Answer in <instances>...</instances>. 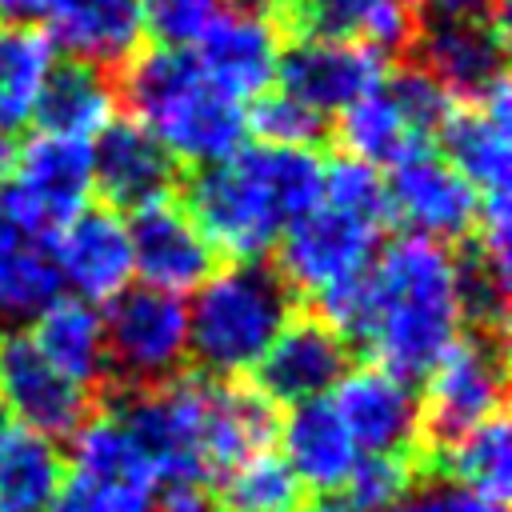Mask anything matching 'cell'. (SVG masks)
Wrapping results in <instances>:
<instances>
[{"mask_svg":"<svg viewBox=\"0 0 512 512\" xmlns=\"http://www.w3.org/2000/svg\"><path fill=\"white\" fill-rule=\"evenodd\" d=\"M324 184L316 148L240 144L224 160L184 168L176 200L208 236L212 252L260 260L288 224H296Z\"/></svg>","mask_w":512,"mask_h":512,"instance_id":"1","label":"cell"},{"mask_svg":"<svg viewBox=\"0 0 512 512\" xmlns=\"http://www.w3.org/2000/svg\"><path fill=\"white\" fill-rule=\"evenodd\" d=\"M456 336L460 300L456 260L448 244H436L428 236L392 240L368 264L352 344L372 352L384 372L416 384Z\"/></svg>","mask_w":512,"mask_h":512,"instance_id":"2","label":"cell"},{"mask_svg":"<svg viewBox=\"0 0 512 512\" xmlns=\"http://www.w3.org/2000/svg\"><path fill=\"white\" fill-rule=\"evenodd\" d=\"M116 80L124 112L148 128L180 168H200L240 148L244 108L204 72L192 48H140Z\"/></svg>","mask_w":512,"mask_h":512,"instance_id":"3","label":"cell"},{"mask_svg":"<svg viewBox=\"0 0 512 512\" xmlns=\"http://www.w3.org/2000/svg\"><path fill=\"white\" fill-rule=\"evenodd\" d=\"M296 308V292L272 264L232 260L200 284L188 308V360L216 380L244 376Z\"/></svg>","mask_w":512,"mask_h":512,"instance_id":"4","label":"cell"},{"mask_svg":"<svg viewBox=\"0 0 512 512\" xmlns=\"http://www.w3.org/2000/svg\"><path fill=\"white\" fill-rule=\"evenodd\" d=\"M504 372H508L504 336L464 332L444 348V356L424 372V396H416L420 472L436 452L456 444L488 416L504 412Z\"/></svg>","mask_w":512,"mask_h":512,"instance_id":"5","label":"cell"},{"mask_svg":"<svg viewBox=\"0 0 512 512\" xmlns=\"http://www.w3.org/2000/svg\"><path fill=\"white\" fill-rule=\"evenodd\" d=\"M100 328H104V352L112 376L108 388L164 384L180 376L188 364V308L180 304L176 292L152 284L120 288L108 300Z\"/></svg>","mask_w":512,"mask_h":512,"instance_id":"6","label":"cell"},{"mask_svg":"<svg viewBox=\"0 0 512 512\" xmlns=\"http://www.w3.org/2000/svg\"><path fill=\"white\" fill-rule=\"evenodd\" d=\"M504 16L496 8H432L416 20L408 60L420 64L456 104H480L504 84Z\"/></svg>","mask_w":512,"mask_h":512,"instance_id":"7","label":"cell"},{"mask_svg":"<svg viewBox=\"0 0 512 512\" xmlns=\"http://www.w3.org/2000/svg\"><path fill=\"white\" fill-rule=\"evenodd\" d=\"M380 236H384L380 224L316 200L276 240V264L272 268L296 292V300L312 304L324 292L360 276L376 260Z\"/></svg>","mask_w":512,"mask_h":512,"instance_id":"8","label":"cell"},{"mask_svg":"<svg viewBox=\"0 0 512 512\" xmlns=\"http://www.w3.org/2000/svg\"><path fill=\"white\" fill-rule=\"evenodd\" d=\"M16 176L0 184L8 208L44 240L88 208L92 196V148L88 140H68L52 132H36L12 156Z\"/></svg>","mask_w":512,"mask_h":512,"instance_id":"9","label":"cell"},{"mask_svg":"<svg viewBox=\"0 0 512 512\" xmlns=\"http://www.w3.org/2000/svg\"><path fill=\"white\" fill-rule=\"evenodd\" d=\"M352 368V344L312 308H296L264 356L252 364V384L272 404L316 400Z\"/></svg>","mask_w":512,"mask_h":512,"instance_id":"10","label":"cell"},{"mask_svg":"<svg viewBox=\"0 0 512 512\" xmlns=\"http://www.w3.org/2000/svg\"><path fill=\"white\" fill-rule=\"evenodd\" d=\"M388 188V212L396 224H404L412 236H428L436 244H464L476 236L480 220V192L428 148L392 164Z\"/></svg>","mask_w":512,"mask_h":512,"instance_id":"11","label":"cell"},{"mask_svg":"<svg viewBox=\"0 0 512 512\" xmlns=\"http://www.w3.org/2000/svg\"><path fill=\"white\" fill-rule=\"evenodd\" d=\"M0 404L16 412L28 432L48 440H68L92 412L96 396L56 372L28 332H0Z\"/></svg>","mask_w":512,"mask_h":512,"instance_id":"12","label":"cell"},{"mask_svg":"<svg viewBox=\"0 0 512 512\" xmlns=\"http://www.w3.org/2000/svg\"><path fill=\"white\" fill-rule=\"evenodd\" d=\"M184 168L132 116L108 120L92 148V188L116 212H136L160 196H176Z\"/></svg>","mask_w":512,"mask_h":512,"instance_id":"13","label":"cell"},{"mask_svg":"<svg viewBox=\"0 0 512 512\" xmlns=\"http://www.w3.org/2000/svg\"><path fill=\"white\" fill-rule=\"evenodd\" d=\"M336 412L364 456H416V392L408 380L384 372L380 364L348 368L336 380Z\"/></svg>","mask_w":512,"mask_h":512,"instance_id":"14","label":"cell"},{"mask_svg":"<svg viewBox=\"0 0 512 512\" xmlns=\"http://www.w3.org/2000/svg\"><path fill=\"white\" fill-rule=\"evenodd\" d=\"M128 240H132V272H140L144 284L152 288L184 292V288H200L216 272V252L208 236L176 196H160L136 208L128 224Z\"/></svg>","mask_w":512,"mask_h":512,"instance_id":"15","label":"cell"},{"mask_svg":"<svg viewBox=\"0 0 512 512\" xmlns=\"http://www.w3.org/2000/svg\"><path fill=\"white\" fill-rule=\"evenodd\" d=\"M276 24L292 40H340L396 60L412 44L416 12L404 0H280Z\"/></svg>","mask_w":512,"mask_h":512,"instance_id":"16","label":"cell"},{"mask_svg":"<svg viewBox=\"0 0 512 512\" xmlns=\"http://www.w3.org/2000/svg\"><path fill=\"white\" fill-rule=\"evenodd\" d=\"M280 92L296 96L320 116H336L348 104H356L364 92H372L384 76V60L360 44L340 40H292L276 56Z\"/></svg>","mask_w":512,"mask_h":512,"instance_id":"17","label":"cell"},{"mask_svg":"<svg viewBox=\"0 0 512 512\" xmlns=\"http://www.w3.org/2000/svg\"><path fill=\"white\" fill-rule=\"evenodd\" d=\"M48 240L52 264L60 280H68L80 300H112L132 280V240L128 224L116 208H80L72 220H64Z\"/></svg>","mask_w":512,"mask_h":512,"instance_id":"18","label":"cell"},{"mask_svg":"<svg viewBox=\"0 0 512 512\" xmlns=\"http://www.w3.org/2000/svg\"><path fill=\"white\" fill-rule=\"evenodd\" d=\"M72 480L88 484L116 512H144L156 496V468L124 424L108 412H92L72 436Z\"/></svg>","mask_w":512,"mask_h":512,"instance_id":"19","label":"cell"},{"mask_svg":"<svg viewBox=\"0 0 512 512\" xmlns=\"http://www.w3.org/2000/svg\"><path fill=\"white\" fill-rule=\"evenodd\" d=\"M196 44V60L224 92H232L236 100L268 92L280 56V28L272 16L224 0L220 16Z\"/></svg>","mask_w":512,"mask_h":512,"instance_id":"20","label":"cell"},{"mask_svg":"<svg viewBox=\"0 0 512 512\" xmlns=\"http://www.w3.org/2000/svg\"><path fill=\"white\" fill-rule=\"evenodd\" d=\"M44 16L52 48L100 72H120L144 40L140 0H48Z\"/></svg>","mask_w":512,"mask_h":512,"instance_id":"21","label":"cell"},{"mask_svg":"<svg viewBox=\"0 0 512 512\" xmlns=\"http://www.w3.org/2000/svg\"><path fill=\"white\" fill-rule=\"evenodd\" d=\"M444 160L480 192H508L512 136H508V80L496 84L480 104H456L436 132Z\"/></svg>","mask_w":512,"mask_h":512,"instance_id":"22","label":"cell"},{"mask_svg":"<svg viewBox=\"0 0 512 512\" xmlns=\"http://www.w3.org/2000/svg\"><path fill=\"white\" fill-rule=\"evenodd\" d=\"M276 436L284 444V464L296 472L300 484H308L316 496L344 492L360 452H356L332 400L316 396V400L292 404L288 416L280 420Z\"/></svg>","mask_w":512,"mask_h":512,"instance_id":"23","label":"cell"},{"mask_svg":"<svg viewBox=\"0 0 512 512\" xmlns=\"http://www.w3.org/2000/svg\"><path fill=\"white\" fill-rule=\"evenodd\" d=\"M60 292L48 240L32 232L0 192V332L36 320Z\"/></svg>","mask_w":512,"mask_h":512,"instance_id":"24","label":"cell"},{"mask_svg":"<svg viewBox=\"0 0 512 512\" xmlns=\"http://www.w3.org/2000/svg\"><path fill=\"white\" fill-rule=\"evenodd\" d=\"M40 356L64 372L72 384L84 392L100 396L108 388V352H104V328L100 316L88 300H52L40 316L36 328L28 332Z\"/></svg>","mask_w":512,"mask_h":512,"instance_id":"25","label":"cell"},{"mask_svg":"<svg viewBox=\"0 0 512 512\" xmlns=\"http://www.w3.org/2000/svg\"><path fill=\"white\" fill-rule=\"evenodd\" d=\"M116 104L120 100H116V84L108 72L80 64V60H64L48 68L32 120L40 124V132L68 136V140H92L112 120Z\"/></svg>","mask_w":512,"mask_h":512,"instance_id":"26","label":"cell"},{"mask_svg":"<svg viewBox=\"0 0 512 512\" xmlns=\"http://www.w3.org/2000/svg\"><path fill=\"white\" fill-rule=\"evenodd\" d=\"M384 80V76H380ZM348 156L380 168V164H400L416 152L428 148V140L404 120V112L392 104V96L384 92V84H376L372 92H364L356 104H348L344 112L332 116V136Z\"/></svg>","mask_w":512,"mask_h":512,"instance_id":"27","label":"cell"},{"mask_svg":"<svg viewBox=\"0 0 512 512\" xmlns=\"http://www.w3.org/2000/svg\"><path fill=\"white\" fill-rule=\"evenodd\" d=\"M68 480L56 440L8 428L0 440V512H48Z\"/></svg>","mask_w":512,"mask_h":512,"instance_id":"28","label":"cell"},{"mask_svg":"<svg viewBox=\"0 0 512 512\" xmlns=\"http://www.w3.org/2000/svg\"><path fill=\"white\" fill-rule=\"evenodd\" d=\"M424 476L456 480L468 492H476V496H484L492 504H504L508 492H512V452H508V420H504V412L488 416L484 424L464 432L456 444L436 452L424 464Z\"/></svg>","mask_w":512,"mask_h":512,"instance_id":"29","label":"cell"},{"mask_svg":"<svg viewBox=\"0 0 512 512\" xmlns=\"http://www.w3.org/2000/svg\"><path fill=\"white\" fill-rule=\"evenodd\" d=\"M52 64L48 32L28 20H0V132H16L32 120Z\"/></svg>","mask_w":512,"mask_h":512,"instance_id":"30","label":"cell"},{"mask_svg":"<svg viewBox=\"0 0 512 512\" xmlns=\"http://www.w3.org/2000/svg\"><path fill=\"white\" fill-rule=\"evenodd\" d=\"M212 496L216 512H296L308 500L296 472L272 452H256L228 468L212 484Z\"/></svg>","mask_w":512,"mask_h":512,"instance_id":"31","label":"cell"},{"mask_svg":"<svg viewBox=\"0 0 512 512\" xmlns=\"http://www.w3.org/2000/svg\"><path fill=\"white\" fill-rule=\"evenodd\" d=\"M244 128L256 132L260 144H288V148H316L332 136V120L312 112L288 92H260L244 112Z\"/></svg>","mask_w":512,"mask_h":512,"instance_id":"32","label":"cell"},{"mask_svg":"<svg viewBox=\"0 0 512 512\" xmlns=\"http://www.w3.org/2000/svg\"><path fill=\"white\" fill-rule=\"evenodd\" d=\"M320 200L332 204V208H344V212H356L380 228L392 224V212H388V188H384V176L356 160V156H340L324 168V184H320Z\"/></svg>","mask_w":512,"mask_h":512,"instance_id":"33","label":"cell"},{"mask_svg":"<svg viewBox=\"0 0 512 512\" xmlns=\"http://www.w3.org/2000/svg\"><path fill=\"white\" fill-rule=\"evenodd\" d=\"M420 460L416 456H360L348 484H344V496L364 508V512H384L392 508L408 488L412 480H420Z\"/></svg>","mask_w":512,"mask_h":512,"instance_id":"34","label":"cell"},{"mask_svg":"<svg viewBox=\"0 0 512 512\" xmlns=\"http://www.w3.org/2000/svg\"><path fill=\"white\" fill-rule=\"evenodd\" d=\"M140 8L144 28H152L164 48H192L220 16L224 0H140Z\"/></svg>","mask_w":512,"mask_h":512,"instance_id":"35","label":"cell"},{"mask_svg":"<svg viewBox=\"0 0 512 512\" xmlns=\"http://www.w3.org/2000/svg\"><path fill=\"white\" fill-rule=\"evenodd\" d=\"M384 512H504V504H492L476 492H468L456 480L444 476H420L412 480V488Z\"/></svg>","mask_w":512,"mask_h":512,"instance_id":"36","label":"cell"},{"mask_svg":"<svg viewBox=\"0 0 512 512\" xmlns=\"http://www.w3.org/2000/svg\"><path fill=\"white\" fill-rule=\"evenodd\" d=\"M152 512H216L212 484L196 476H168Z\"/></svg>","mask_w":512,"mask_h":512,"instance_id":"37","label":"cell"},{"mask_svg":"<svg viewBox=\"0 0 512 512\" xmlns=\"http://www.w3.org/2000/svg\"><path fill=\"white\" fill-rule=\"evenodd\" d=\"M296 512H364V508H356L344 492H328V496H316V500H304Z\"/></svg>","mask_w":512,"mask_h":512,"instance_id":"38","label":"cell"},{"mask_svg":"<svg viewBox=\"0 0 512 512\" xmlns=\"http://www.w3.org/2000/svg\"><path fill=\"white\" fill-rule=\"evenodd\" d=\"M48 0H0V20H32L44 16Z\"/></svg>","mask_w":512,"mask_h":512,"instance_id":"39","label":"cell"},{"mask_svg":"<svg viewBox=\"0 0 512 512\" xmlns=\"http://www.w3.org/2000/svg\"><path fill=\"white\" fill-rule=\"evenodd\" d=\"M404 4H420V8H496L500 0H404Z\"/></svg>","mask_w":512,"mask_h":512,"instance_id":"40","label":"cell"},{"mask_svg":"<svg viewBox=\"0 0 512 512\" xmlns=\"http://www.w3.org/2000/svg\"><path fill=\"white\" fill-rule=\"evenodd\" d=\"M12 156H16V148H12V140L0 132V180L8 176V168H12Z\"/></svg>","mask_w":512,"mask_h":512,"instance_id":"41","label":"cell"},{"mask_svg":"<svg viewBox=\"0 0 512 512\" xmlns=\"http://www.w3.org/2000/svg\"><path fill=\"white\" fill-rule=\"evenodd\" d=\"M4 432H8V412H4V404H0V440H4Z\"/></svg>","mask_w":512,"mask_h":512,"instance_id":"42","label":"cell"},{"mask_svg":"<svg viewBox=\"0 0 512 512\" xmlns=\"http://www.w3.org/2000/svg\"><path fill=\"white\" fill-rule=\"evenodd\" d=\"M144 512H152V508H144Z\"/></svg>","mask_w":512,"mask_h":512,"instance_id":"43","label":"cell"}]
</instances>
